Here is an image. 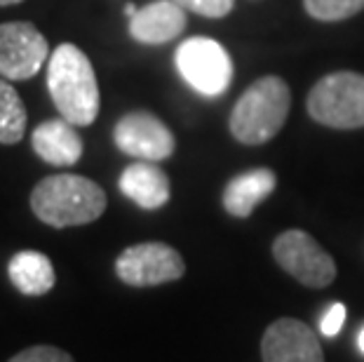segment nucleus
Masks as SVG:
<instances>
[{"mask_svg":"<svg viewBox=\"0 0 364 362\" xmlns=\"http://www.w3.org/2000/svg\"><path fill=\"white\" fill-rule=\"evenodd\" d=\"M306 106L320 125L334 129L364 127V75L355 71L324 75L315 82Z\"/></svg>","mask_w":364,"mask_h":362,"instance_id":"nucleus-4","label":"nucleus"},{"mask_svg":"<svg viewBox=\"0 0 364 362\" xmlns=\"http://www.w3.org/2000/svg\"><path fill=\"white\" fill-rule=\"evenodd\" d=\"M26 132V109L19 92L0 78V144H17Z\"/></svg>","mask_w":364,"mask_h":362,"instance_id":"nucleus-16","label":"nucleus"},{"mask_svg":"<svg viewBox=\"0 0 364 362\" xmlns=\"http://www.w3.org/2000/svg\"><path fill=\"white\" fill-rule=\"evenodd\" d=\"M275 172L268 167H257L250 172H242L228 181L223 191V207L228 214L237 219H245L275 191Z\"/></svg>","mask_w":364,"mask_h":362,"instance_id":"nucleus-14","label":"nucleus"},{"mask_svg":"<svg viewBox=\"0 0 364 362\" xmlns=\"http://www.w3.org/2000/svg\"><path fill=\"white\" fill-rule=\"evenodd\" d=\"M306 12L317 21H341L364 10V0H304Z\"/></svg>","mask_w":364,"mask_h":362,"instance_id":"nucleus-17","label":"nucleus"},{"mask_svg":"<svg viewBox=\"0 0 364 362\" xmlns=\"http://www.w3.org/2000/svg\"><path fill=\"white\" fill-rule=\"evenodd\" d=\"M261 356L263 362H324L315 332L294 318H280L266 329Z\"/></svg>","mask_w":364,"mask_h":362,"instance_id":"nucleus-10","label":"nucleus"},{"mask_svg":"<svg viewBox=\"0 0 364 362\" xmlns=\"http://www.w3.org/2000/svg\"><path fill=\"white\" fill-rule=\"evenodd\" d=\"M346 306L341 304V302H334L331 304L327 311H324L322 315V320H320V332L324 336H336L341 332V327H343V322H346Z\"/></svg>","mask_w":364,"mask_h":362,"instance_id":"nucleus-20","label":"nucleus"},{"mask_svg":"<svg viewBox=\"0 0 364 362\" xmlns=\"http://www.w3.org/2000/svg\"><path fill=\"white\" fill-rule=\"evenodd\" d=\"M64 118H52L41 122L33 134H31V146L36 156L54 167H71L82 158V139Z\"/></svg>","mask_w":364,"mask_h":362,"instance_id":"nucleus-12","label":"nucleus"},{"mask_svg":"<svg viewBox=\"0 0 364 362\" xmlns=\"http://www.w3.org/2000/svg\"><path fill=\"white\" fill-rule=\"evenodd\" d=\"M115 273L129 287H156L186 273L181 254L165 243L132 245L115 261Z\"/></svg>","mask_w":364,"mask_h":362,"instance_id":"nucleus-7","label":"nucleus"},{"mask_svg":"<svg viewBox=\"0 0 364 362\" xmlns=\"http://www.w3.org/2000/svg\"><path fill=\"white\" fill-rule=\"evenodd\" d=\"M21 3V0H0V7H5V5H17Z\"/></svg>","mask_w":364,"mask_h":362,"instance_id":"nucleus-23","label":"nucleus"},{"mask_svg":"<svg viewBox=\"0 0 364 362\" xmlns=\"http://www.w3.org/2000/svg\"><path fill=\"white\" fill-rule=\"evenodd\" d=\"M115 146L136 160L160 163L167 160L176 149V139L165 122L146 111L125 113L113 129Z\"/></svg>","mask_w":364,"mask_h":362,"instance_id":"nucleus-8","label":"nucleus"},{"mask_svg":"<svg viewBox=\"0 0 364 362\" xmlns=\"http://www.w3.org/2000/svg\"><path fill=\"white\" fill-rule=\"evenodd\" d=\"M125 14H127V17H134V14H136V7H134V5H125Z\"/></svg>","mask_w":364,"mask_h":362,"instance_id":"nucleus-21","label":"nucleus"},{"mask_svg":"<svg viewBox=\"0 0 364 362\" xmlns=\"http://www.w3.org/2000/svg\"><path fill=\"white\" fill-rule=\"evenodd\" d=\"M174 3L181 5L186 12H196L200 17H209V19L226 17L235 7V0H174Z\"/></svg>","mask_w":364,"mask_h":362,"instance_id":"nucleus-18","label":"nucleus"},{"mask_svg":"<svg viewBox=\"0 0 364 362\" xmlns=\"http://www.w3.org/2000/svg\"><path fill=\"white\" fill-rule=\"evenodd\" d=\"M48 90L61 118L87 127L99 115V85L87 55L71 43L54 50L48 64Z\"/></svg>","mask_w":364,"mask_h":362,"instance_id":"nucleus-1","label":"nucleus"},{"mask_svg":"<svg viewBox=\"0 0 364 362\" xmlns=\"http://www.w3.org/2000/svg\"><path fill=\"white\" fill-rule=\"evenodd\" d=\"M186 28V10L174 0H156L134 17H129V36L144 45H162L174 41Z\"/></svg>","mask_w":364,"mask_h":362,"instance_id":"nucleus-11","label":"nucleus"},{"mask_svg":"<svg viewBox=\"0 0 364 362\" xmlns=\"http://www.w3.org/2000/svg\"><path fill=\"white\" fill-rule=\"evenodd\" d=\"M48 55V41L31 21L0 24V73L5 80L33 78Z\"/></svg>","mask_w":364,"mask_h":362,"instance_id":"nucleus-9","label":"nucleus"},{"mask_svg":"<svg viewBox=\"0 0 364 362\" xmlns=\"http://www.w3.org/2000/svg\"><path fill=\"white\" fill-rule=\"evenodd\" d=\"M176 68L181 78L203 97H221L233 82V61L221 43L196 36L176 48Z\"/></svg>","mask_w":364,"mask_h":362,"instance_id":"nucleus-5","label":"nucleus"},{"mask_svg":"<svg viewBox=\"0 0 364 362\" xmlns=\"http://www.w3.org/2000/svg\"><path fill=\"white\" fill-rule=\"evenodd\" d=\"M10 282L26 297H43L54 287V266L43 252L24 250L17 252L7 264Z\"/></svg>","mask_w":364,"mask_h":362,"instance_id":"nucleus-15","label":"nucleus"},{"mask_svg":"<svg viewBox=\"0 0 364 362\" xmlns=\"http://www.w3.org/2000/svg\"><path fill=\"white\" fill-rule=\"evenodd\" d=\"M118 188L122 191V196H127L132 203H136L144 210H160L172 196L169 176L156 163H146V160H139L122 169Z\"/></svg>","mask_w":364,"mask_h":362,"instance_id":"nucleus-13","label":"nucleus"},{"mask_svg":"<svg viewBox=\"0 0 364 362\" xmlns=\"http://www.w3.org/2000/svg\"><path fill=\"white\" fill-rule=\"evenodd\" d=\"M289 85L277 75H263L245 90L230 113V134L240 144L259 146L280 132L289 115Z\"/></svg>","mask_w":364,"mask_h":362,"instance_id":"nucleus-3","label":"nucleus"},{"mask_svg":"<svg viewBox=\"0 0 364 362\" xmlns=\"http://www.w3.org/2000/svg\"><path fill=\"white\" fill-rule=\"evenodd\" d=\"M7 362H73V358L57 346H31Z\"/></svg>","mask_w":364,"mask_h":362,"instance_id":"nucleus-19","label":"nucleus"},{"mask_svg":"<svg viewBox=\"0 0 364 362\" xmlns=\"http://www.w3.org/2000/svg\"><path fill=\"white\" fill-rule=\"evenodd\" d=\"M273 257L291 278L308 287H327L336 278L334 259L306 230H284L277 235Z\"/></svg>","mask_w":364,"mask_h":362,"instance_id":"nucleus-6","label":"nucleus"},{"mask_svg":"<svg viewBox=\"0 0 364 362\" xmlns=\"http://www.w3.org/2000/svg\"><path fill=\"white\" fill-rule=\"evenodd\" d=\"M358 346H360V351L364 353V327H362V332H360V336H358Z\"/></svg>","mask_w":364,"mask_h":362,"instance_id":"nucleus-22","label":"nucleus"},{"mask_svg":"<svg viewBox=\"0 0 364 362\" xmlns=\"http://www.w3.org/2000/svg\"><path fill=\"white\" fill-rule=\"evenodd\" d=\"M31 210L52 228L85 226L106 212V193L80 174H50L31 191Z\"/></svg>","mask_w":364,"mask_h":362,"instance_id":"nucleus-2","label":"nucleus"}]
</instances>
